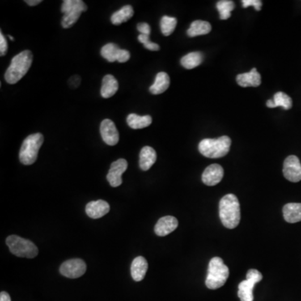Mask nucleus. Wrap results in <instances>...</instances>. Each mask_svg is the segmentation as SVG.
<instances>
[{
  "instance_id": "f257e3e1",
  "label": "nucleus",
  "mask_w": 301,
  "mask_h": 301,
  "mask_svg": "<svg viewBox=\"0 0 301 301\" xmlns=\"http://www.w3.org/2000/svg\"><path fill=\"white\" fill-rule=\"evenodd\" d=\"M219 216L222 225L233 230L240 222V205L239 199L234 194L225 195L219 203Z\"/></svg>"
},
{
  "instance_id": "f03ea898",
  "label": "nucleus",
  "mask_w": 301,
  "mask_h": 301,
  "mask_svg": "<svg viewBox=\"0 0 301 301\" xmlns=\"http://www.w3.org/2000/svg\"><path fill=\"white\" fill-rule=\"evenodd\" d=\"M33 62L31 51L26 49L12 59L10 66L5 72V81L10 85L16 84L20 81L30 70Z\"/></svg>"
},
{
  "instance_id": "7ed1b4c3",
  "label": "nucleus",
  "mask_w": 301,
  "mask_h": 301,
  "mask_svg": "<svg viewBox=\"0 0 301 301\" xmlns=\"http://www.w3.org/2000/svg\"><path fill=\"white\" fill-rule=\"evenodd\" d=\"M231 139L227 136L212 139L207 138L200 141L198 150L205 158H220L225 157L230 152Z\"/></svg>"
},
{
  "instance_id": "20e7f679",
  "label": "nucleus",
  "mask_w": 301,
  "mask_h": 301,
  "mask_svg": "<svg viewBox=\"0 0 301 301\" xmlns=\"http://www.w3.org/2000/svg\"><path fill=\"white\" fill-rule=\"evenodd\" d=\"M230 276V269L222 259L214 257L210 260L206 278V286L210 290L222 287Z\"/></svg>"
},
{
  "instance_id": "39448f33",
  "label": "nucleus",
  "mask_w": 301,
  "mask_h": 301,
  "mask_svg": "<svg viewBox=\"0 0 301 301\" xmlns=\"http://www.w3.org/2000/svg\"><path fill=\"white\" fill-rule=\"evenodd\" d=\"M44 142L41 133L30 135L23 141L19 150V161L23 165H32L37 160L38 153Z\"/></svg>"
},
{
  "instance_id": "423d86ee",
  "label": "nucleus",
  "mask_w": 301,
  "mask_h": 301,
  "mask_svg": "<svg viewBox=\"0 0 301 301\" xmlns=\"http://www.w3.org/2000/svg\"><path fill=\"white\" fill-rule=\"evenodd\" d=\"M6 244L10 248V252L18 257L33 259L39 254L37 246L35 243L17 235L8 237Z\"/></svg>"
},
{
  "instance_id": "0eeeda50",
  "label": "nucleus",
  "mask_w": 301,
  "mask_h": 301,
  "mask_svg": "<svg viewBox=\"0 0 301 301\" xmlns=\"http://www.w3.org/2000/svg\"><path fill=\"white\" fill-rule=\"evenodd\" d=\"M87 10L86 4L81 0H65L61 6L64 16L61 21L63 28L69 29L77 23L81 14Z\"/></svg>"
},
{
  "instance_id": "6e6552de",
  "label": "nucleus",
  "mask_w": 301,
  "mask_h": 301,
  "mask_svg": "<svg viewBox=\"0 0 301 301\" xmlns=\"http://www.w3.org/2000/svg\"><path fill=\"white\" fill-rule=\"evenodd\" d=\"M263 275L257 269H249L247 273V279L239 285V295L241 301H254L253 290L257 283L260 282Z\"/></svg>"
},
{
  "instance_id": "1a4fd4ad",
  "label": "nucleus",
  "mask_w": 301,
  "mask_h": 301,
  "mask_svg": "<svg viewBox=\"0 0 301 301\" xmlns=\"http://www.w3.org/2000/svg\"><path fill=\"white\" fill-rule=\"evenodd\" d=\"M86 264L81 259H73L64 262L60 268V272L66 278L77 279L86 273Z\"/></svg>"
},
{
  "instance_id": "9d476101",
  "label": "nucleus",
  "mask_w": 301,
  "mask_h": 301,
  "mask_svg": "<svg viewBox=\"0 0 301 301\" xmlns=\"http://www.w3.org/2000/svg\"><path fill=\"white\" fill-rule=\"evenodd\" d=\"M283 173L285 179L292 183H298L301 181V163L296 156H289L285 159Z\"/></svg>"
},
{
  "instance_id": "9b49d317",
  "label": "nucleus",
  "mask_w": 301,
  "mask_h": 301,
  "mask_svg": "<svg viewBox=\"0 0 301 301\" xmlns=\"http://www.w3.org/2000/svg\"><path fill=\"white\" fill-rule=\"evenodd\" d=\"M128 163L127 160L120 158L116 162H112L109 172L107 174V179L109 182L110 185L113 188H116L121 185L122 179L121 176L128 169Z\"/></svg>"
},
{
  "instance_id": "f8f14e48",
  "label": "nucleus",
  "mask_w": 301,
  "mask_h": 301,
  "mask_svg": "<svg viewBox=\"0 0 301 301\" xmlns=\"http://www.w3.org/2000/svg\"><path fill=\"white\" fill-rule=\"evenodd\" d=\"M101 135L105 143L109 146H115L118 143L119 132L116 125L110 119L102 120L100 128Z\"/></svg>"
},
{
  "instance_id": "ddd939ff",
  "label": "nucleus",
  "mask_w": 301,
  "mask_h": 301,
  "mask_svg": "<svg viewBox=\"0 0 301 301\" xmlns=\"http://www.w3.org/2000/svg\"><path fill=\"white\" fill-rule=\"evenodd\" d=\"M223 174L224 171L220 165L212 164L204 170L202 180L205 185L215 186L222 181Z\"/></svg>"
},
{
  "instance_id": "4468645a",
  "label": "nucleus",
  "mask_w": 301,
  "mask_h": 301,
  "mask_svg": "<svg viewBox=\"0 0 301 301\" xmlns=\"http://www.w3.org/2000/svg\"><path fill=\"white\" fill-rule=\"evenodd\" d=\"M110 205L104 200L90 202L86 207V213L90 218L97 219L109 213Z\"/></svg>"
},
{
  "instance_id": "2eb2a0df",
  "label": "nucleus",
  "mask_w": 301,
  "mask_h": 301,
  "mask_svg": "<svg viewBox=\"0 0 301 301\" xmlns=\"http://www.w3.org/2000/svg\"><path fill=\"white\" fill-rule=\"evenodd\" d=\"M179 226V221L172 216H166L161 218L155 226V233L161 237L167 236L173 232Z\"/></svg>"
},
{
  "instance_id": "dca6fc26",
  "label": "nucleus",
  "mask_w": 301,
  "mask_h": 301,
  "mask_svg": "<svg viewBox=\"0 0 301 301\" xmlns=\"http://www.w3.org/2000/svg\"><path fill=\"white\" fill-rule=\"evenodd\" d=\"M236 80L237 83L242 87H257L261 84V76L256 68H254L248 73L238 74Z\"/></svg>"
},
{
  "instance_id": "f3484780",
  "label": "nucleus",
  "mask_w": 301,
  "mask_h": 301,
  "mask_svg": "<svg viewBox=\"0 0 301 301\" xmlns=\"http://www.w3.org/2000/svg\"><path fill=\"white\" fill-rule=\"evenodd\" d=\"M148 269V264L145 258L139 256L134 259L131 266V273L135 281H141L146 275Z\"/></svg>"
},
{
  "instance_id": "a211bd4d",
  "label": "nucleus",
  "mask_w": 301,
  "mask_h": 301,
  "mask_svg": "<svg viewBox=\"0 0 301 301\" xmlns=\"http://www.w3.org/2000/svg\"><path fill=\"white\" fill-rule=\"evenodd\" d=\"M157 161V153L150 146H144L140 153L139 166L142 171H147Z\"/></svg>"
},
{
  "instance_id": "6ab92c4d",
  "label": "nucleus",
  "mask_w": 301,
  "mask_h": 301,
  "mask_svg": "<svg viewBox=\"0 0 301 301\" xmlns=\"http://www.w3.org/2000/svg\"><path fill=\"white\" fill-rule=\"evenodd\" d=\"M119 85L117 80L111 76L107 74L102 80V89H101V95L103 98H110L113 96L117 90H118Z\"/></svg>"
},
{
  "instance_id": "aec40b11",
  "label": "nucleus",
  "mask_w": 301,
  "mask_h": 301,
  "mask_svg": "<svg viewBox=\"0 0 301 301\" xmlns=\"http://www.w3.org/2000/svg\"><path fill=\"white\" fill-rule=\"evenodd\" d=\"M283 215L286 222L290 223L300 222L301 221V204H285L283 208Z\"/></svg>"
},
{
  "instance_id": "412c9836",
  "label": "nucleus",
  "mask_w": 301,
  "mask_h": 301,
  "mask_svg": "<svg viewBox=\"0 0 301 301\" xmlns=\"http://www.w3.org/2000/svg\"><path fill=\"white\" fill-rule=\"evenodd\" d=\"M170 86L169 76L165 72H159L156 77L155 81L150 87V92L153 95H159L165 92Z\"/></svg>"
},
{
  "instance_id": "4be33fe9",
  "label": "nucleus",
  "mask_w": 301,
  "mask_h": 301,
  "mask_svg": "<svg viewBox=\"0 0 301 301\" xmlns=\"http://www.w3.org/2000/svg\"><path fill=\"white\" fill-rule=\"evenodd\" d=\"M267 107L269 108H274V107H282L285 110L291 109L293 106V102L291 98L285 94V93L280 92L276 93L273 96V100H269L266 103Z\"/></svg>"
},
{
  "instance_id": "5701e85b",
  "label": "nucleus",
  "mask_w": 301,
  "mask_h": 301,
  "mask_svg": "<svg viewBox=\"0 0 301 301\" xmlns=\"http://www.w3.org/2000/svg\"><path fill=\"white\" fill-rule=\"evenodd\" d=\"M128 126L132 129L138 130L142 128H147L153 122V119L150 116H138L137 114H130L127 118Z\"/></svg>"
},
{
  "instance_id": "b1692460",
  "label": "nucleus",
  "mask_w": 301,
  "mask_h": 301,
  "mask_svg": "<svg viewBox=\"0 0 301 301\" xmlns=\"http://www.w3.org/2000/svg\"><path fill=\"white\" fill-rule=\"evenodd\" d=\"M134 14V10L131 5H126L118 11L115 12L111 17V23L114 26H120L122 23L132 19Z\"/></svg>"
},
{
  "instance_id": "393cba45",
  "label": "nucleus",
  "mask_w": 301,
  "mask_h": 301,
  "mask_svg": "<svg viewBox=\"0 0 301 301\" xmlns=\"http://www.w3.org/2000/svg\"><path fill=\"white\" fill-rule=\"evenodd\" d=\"M212 30V26L207 21L196 20L191 23L190 28L187 31L189 37H196L198 35H204L209 34Z\"/></svg>"
},
{
  "instance_id": "a878e982",
  "label": "nucleus",
  "mask_w": 301,
  "mask_h": 301,
  "mask_svg": "<svg viewBox=\"0 0 301 301\" xmlns=\"http://www.w3.org/2000/svg\"><path fill=\"white\" fill-rule=\"evenodd\" d=\"M204 60V56L201 52H191L183 56L181 60V65L187 70H192L201 65Z\"/></svg>"
},
{
  "instance_id": "bb28decb",
  "label": "nucleus",
  "mask_w": 301,
  "mask_h": 301,
  "mask_svg": "<svg viewBox=\"0 0 301 301\" xmlns=\"http://www.w3.org/2000/svg\"><path fill=\"white\" fill-rule=\"evenodd\" d=\"M120 51V48L116 44L109 43V44H107L102 47L101 54H102V57L106 59L107 61L113 63L117 61Z\"/></svg>"
},
{
  "instance_id": "cd10ccee",
  "label": "nucleus",
  "mask_w": 301,
  "mask_h": 301,
  "mask_svg": "<svg viewBox=\"0 0 301 301\" xmlns=\"http://www.w3.org/2000/svg\"><path fill=\"white\" fill-rule=\"evenodd\" d=\"M234 3L230 0H221L217 3V10L219 12V18L222 20L230 19L231 12L234 10Z\"/></svg>"
},
{
  "instance_id": "c85d7f7f",
  "label": "nucleus",
  "mask_w": 301,
  "mask_h": 301,
  "mask_svg": "<svg viewBox=\"0 0 301 301\" xmlns=\"http://www.w3.org/2000/svg\"><path fill=\"white\" fill-rule=\"evenodd\" d=\"M178 20L176 18L170 16H163L161 19L160 26L162 33L165 36H169L176 29Z\"/></svg>"
},
{
  "instance_id": "c756f323",
  "label": "nucleus",
  "mask_w": 301,
  "mask_h": 301,
  "mask_svg": "<svg viewBox=\"0 0 301 301\" xmlns=\"http://www.w3.org/2000/svg\"><path fill=\"white\" fill-rule=\"evenodd\" d=\"M138 40L141 42V44H143V46L148 51H158L160 49V47L158 44L153 43L149 40L148 35H140L138 36Z\"/></svg>"
},
{
  "instance_id": "7c9ffc66",
  "label": "nucleus",
  "mask_w": 301,
  "mask_h": 301,
  "mask_svg": "<svg viewBox=\"0 0 301 301\" xmlns=\"http://www.w3.org/2000/svg\"><path fill=\"white\" fill-rule=\"evenodd\" d=\"M242 4H243V8L254 6L256 11H260L261 10L262 1H260V0H243Z\"/></svg>"
},
{
  "instance_id": "2f4dec72",
  "label": "nucleus",
  "mask_w": 301,
  "mask_h": 301,
  "mask_svg": "<svg viewBox=\"0 0 301 301\" xmlns=\"http://www.w3.org/2000/svg\"><path fill=\"white\" fill-rule=\"evenodd\" d=\"M8 44L3 33H0V56H4L7 54Z\"/></svg>"
},
{
  "instance_id": "473e14b6",
  "label": "nucleus",
  "mask_w": 301,
  "mask_h": 301,
  "mask_svg": "<svg viewBox=\"0 0 301 301\" xmlns=\"http://www.w3.org/2000/svg\"><path fill=\"white\" fill-rule=\"evenodd\" d=\"M137 30L141 33V35H148L150 36V27L148 23H140L137 24Z\"/></svg>"
},
{
  "instance_id": "72a5a7b5",
  "label": "nucleus",
  "mask_w": 301,
  "mask_h": 301,
  "mask_svg": "<svg viewBox=\"0 0 301 301\" xmlns=\"http://www.w3.org/2000/svg\"><path fill=\"white\" fill-rule=\"evenodd\" d=\"M131 58V54L129 51H127V49H120V53H119L118 59H117V61L119 63H125L128 60H130Z\"/></svg>"
},
{
  "instance_id": "f704fd0d",
  "label": "nucleus",
  "mask_w": 301,
  "mask_h": 301,
  "mask_svg": "<svg viewBox=\"0 0 301 301\" xmlns=\"http://www.w3.org/2000/svg\"><path fill=\"white\" fill-rule=\"evenodd\" d=\"M0 301H11L10 294L7 292L3 291L0 294Z\"/></svg>"
},
{
  "instance_id": "c9c22d12",
  "label": "nucleus",
  "mask_w": 301,
  "mask_h": 301,
  "mask_svg": "<svg viewBox=\"0 0 301 301\" xmlns=\"http://www.w3.org/2000/svg\"><path fill=\"white\" fill-rule=\"evenodd\" d=\"M26 3L30 6H35L42 3L41 0H26Z\"/></svg>"
},
{
  "instance_id": "e433bc0d",
  "label": "nucleus",
  "mask_w": 301,
  "mask_h": 301,
  "mask_svg": "<svg viewBox=\"0 0 301 301\" xmlns=\"http://www.w3.org/2000/svg\"><path fill=\"white\" fill-rule=\"evenodd\" d=\"M9 38H10V40H11L12 41H14V37H13V36H10H10H9Z\"/></svg>"
}]
</instances>
